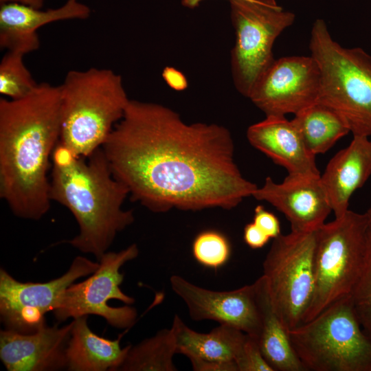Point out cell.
Instances as JSON below:
<instances>
[{
  "instance_id": "cell-2",
  "label": "cell",
  "mask_w": 371,
  "mask_h": 371,
  "mask_svg": "<svg viewBox=\"0 0 371 371\" xmlns=\"http://www.w3.org/2000/svg\"><path fill=\"white\" fill-rule=\"evenodd\" d=\"M59 86L0 99V197L14 215L37 221L51 205L47 172L60 135Z\"/></svg>"
},
{
  "instance_id": "cell-25",
  "label": "cell",
  "mask_w": 371,
  "mask_h": 371,
  "mask_svg": "<svg viewBox=\"0 0 371 371\" xmlns=\"http://www.w3.org/2000/svg\"><path fill=\"white\" fill-rule=\"evenodd\" d=\"M357 318L371 337V228L369 227L362 268L350 294Z\"/></svg>"
},
{
  "instance_id": "cell-21",
  "label": "cell",
  "mask_w": 371,
  "mask_h": 371,
  "mask_svg": "<svg viewBox=\"0 0 371 371\" xmlns=\"http://www.w3.org/2000/svg\"><path fill=\"white\" fill-rule=\"evenodd\" d=\"M254 284L261 319L258 342L264 358L274 371H305L273 308L265 277L262 275Z\"/></svg>"
},
{
  "instance_id": "cell-13",
  "label": "cell",
  "mask_w": 371,
  "mask_h": 371,
  "mask_svg": "<svg viewBox=\"0 0 371 371\" xmlns=\"http://www.w3.org/2000/svg\"><path fill=\"white\" fill-rule=\"evenodd\" d=\"M170 287L187 306L194 321L213 320L236 328L258 339L260 314L254 284L232 291H214L173 275Z\"/></svg>"
},
{
  "instance_id": "cell-24",
  "label": "cell",
  "mask_w": 371,
  "mask_h": 371,
  "mask_svg": "<svg viewBox=\"0 0 371 371\" xmlns=\"http://www.w3.org/2000/svg\"><path fill=\"white\" fill-rule=\"evenodd\" d=\"M24 55L6 52L0 62V93L5 98L17 100L31 93L38 86L23 63Z\"/></svg>"
},
{
  "instance_id": "cell-9",
  "label": "cell",
  "mask_w": 371,
  "mask_h": 371,
  "mask_svg": "<svg viewBox=\"0 0 371 371\" xmlns=\"http://www.w3.org/2000/svg\"><path fill=\"white\" fill-rule=\"evenodd\" d=\"M230 18L235 32L231 71L236 90L248 95L254 84L275 60L276 38L294 22L293 12L276 0H232Z\"/></svg>"
},
{
  "instance_id": "cell-19",
  "label": "cell",
  "mask_w": 371,
  "mask_h": 371,
  "mask_svg": "<svg viewBox=\"0 0 371 371\" xmlns=\"http://www.w3.org/2000/svg\"><path fill=\"white\" fill-rule=\"evenodd\" d=\"M88 315L73 319L66 350L67 368L70 371L119 370L131 345L122 348L120 337L109 339L93 333Z\"/></svg>"
},
{
  "instance_id": "cell-15",
  "label": "cell",
  "mask_w": 371,
  "mask_h": 371,
  "mask_svg": "<svg viewBox=\"0 0 371 371\" xmlns=\"http://www.w3.org/2000/svg\"><path fill=\"white\" fill-rule=\"evenodd\" d=\"M74 322L62 327L47 325L24 334L0 331V359L8 371H52L67 368L66 350Z\"/></svg>"
},
{
  "instance_id": "cell-16",
  "label": "cell",
  "mask_w": 371,
  "mask_h": 371,
  "mask_svg": "<svg viewBox=\"0 0 371 371\" xmlns=\"http://www.w3.org/2000/svg\"><path fill=\"white\" fill-rule=\"evenodd\" d=\"M90 14V8L78 0H67L62 6L46 10L18 3H1L0 47L25 56L39 48L37 31L41 27L59 21L85 20Z\"/></svg>"
},
{
  "instance_id": "cell-5",
  "label": "cell",
  "mask_w": 371,
  "mask_h": 371,
  "mask_svg": "<svg viewBox=\"0 0 371 371\" xmlns=\"http://www.w3.org/2000/svg\"><path fill=\"white\" fill-rule=\"evenodd\" d=\"M311 56L321 71L318 102L345 120L353 135H371V56L361 47H344L335 41L326 22L313 24Z\"/></svg>"
},
{
  "instance_id": "cell-33",
  "label": "cell",
  "mask_w": 371,
  "mask_h": 371,
  "mask_svg": "<svg viewBox=\"0 0 371 371\" xmlns=\"http://www.w3.org/2000/svg\"><path fill=\"white\" fill-rule=\"evenodd\" d=\"M205 0H181V5L188 9H194L199 6L200 3ZM229 1L232 0H229Z\"/></svg>"
},
{
  "instance_id": "cell-29",
  "label": "cell",
  "mask_w": 371,
  "mask_h": 371,
  "mask_svg": "<svg viewBox=\"0 0 371 371\" xmlns=\"http://www.w3.org/2000/svg\"><path fill=\"white\" fill-rule=\"evenodd\" d=\"M243 238L246 244L252 249L262 248L270 240V238L254 222L245 225Z\"/></svg>"
},
{
  "instance_id": "cell-12",
  "label": "cell",
  "mask_w": 371,
  "mask_h": 371,
  "mask_svg": "<svg viewBox=\"0 0 371 371\" xmlns=\"http://www.w3.org/2000/svg\"><path fill=\"white\" fill-rule=\"evenodd\" d=\"M320 90L321 71L313 56H285L273 60L247 98L266 116H285L318 102Z\"/></svg>"
},
{
  "instance_id": "cell-17",
  "label": "cell",
  "mask_w": 371,
  "mask_h": 371,
  "mask_svg": "<svg viewBox=\"0 0 371 371\" xmlns=\"http://www.w3.org/2000/svg\"><path fill=\"white\" fill-rule=\"evenodd\" d=\"M250 144L288 172L289 175L320 176L315 155L307 148L292 120L269 115L247 131Z\"/></svg>"
},
{
  "instance_id": "cell-1",
  "label": "cell",
  "mask_w": 371,
  "mask_h": 371,
  "mask_svg": "<svg viewBox=\"0 0 371 371\" xmlns=\"http://www.w3.org/2000/svg\"><path fill=\"white\" fill-rule=\"evenodd\" d=\"M102 148L131 199L153 212L230 210L258 188L234 163L227 128L187 124L160 104L130 100Z\"/></svg>"
},
{
  "instance_id": "cell-31",
  "label": "cell",
  "mask_w": 371,
  "mask_h": 371,
  "mask_svg": "<svg viewBox=\"0 0 371 371\" xmlns=\"http://www.w3.org/2000/svg\"><path fill=\"white\" fill-rule=\"evenodd\" d=\"M162 77L166 84L175 91H183L188 87V80L185 75L175 67H165L162 71Z\"/></svg>"
},
{
  "instance_id": "cell-20",
  "label": "cell",
  "mask_w": 371,
  "mask_h": 371,
  "mask_svg": "<svg viewBox=\"0 0 371 371\" xmlns=\"http://www.w3.org/2000/svg\"><path fill=\"white\" fill-rule=\"evenodd\" d=\"M171 329L177 353L188 359L235 363L247 337L244 332L225 324H220L207 333H199L190 328L177 314Z\"/></svg>"
},
{
  "instance_id": "cell-18",
  "label": "cell",
  "mask_w": 371,
  "mask_h": 371,
  "mask_svg": "<svg viewBox=\"0 0 371 371\" xmlns=\"http://www.w3.org/2000/svg\"><path fill=\"white\" fill-rule=\"evenodd\" d=\"M370 176L371 140L367 136L353 135L350 144L330 160L320 177L336 218L346 213L350 197Z\"/></svg>"
},
{
  "instance_id": "cell-3",
  "label": "cell",
  "mask_w": 371,
  "mask_h": 371,
  "mask_svg": "<svg viewBox=\"0 0 371 371\" xmlns=\"http://www.w3.org/2000/svg\"><path fill=\"white\" fill-rule=\"evenodd\" d=\"M52 162L50 199L67 207L79 227L66 243L99 261L134 222L133 211L122 207L128 190L113 176L102 147L83 157L58 143Z\"/></svg>"
},
{
  "instance_id": "cell-22",
  "label": "cell",
  "mask_w": 371,
  "mask_h": 371,
  "mask_svg": "<svg viewBox=\"0 0 371 371\" xmlns=\"http://www.w3.org/2000/svg\"><path fill=\"white\" fill-rule=\"evenodd\" d=\"M292 121L307 148L316 156L328 151L350 133L343 117L330 107L317 102L302 109Z\"/></svg>"
},
{
  "instance_id": "cell-34",
  "label": "cell",
  "mask_w": 371,
  "mask_h": 371,
  "mask_svg": "<svg viewBox=\"0 0 371 371\" xmlns=\"http://www.w3.org/2000/svg\"><path fill=\"white\" fill-rule=\"evenodd\" d=\"M366 214V215L368 216V223H369V227L371 228V205L369 207V209L367 210Z\"/></svg>"
},
{
  "instance_id": "cell-6",
  "label": "cell",
  "mask_w": 371,
  "mask_h": 371,
  "mask_svg": "<svg viewBox=\"0 0 371 371\" xmlns=\"http://www.w3.org/2000/svg\"><path fill=\"white\" fill-rule=\"evenodd\" d=\"M288 335L306 370L371 371V337L361 326L350 295Z\"/></svg>"
},
{
  "instance_id": "cell-10",
  "label": "cell",
  "mask_w": 371,
  "mask_h": 371,
  "mask_svg": "<svg viewBox=\"0 0 371 371\" xmlns=\"http://www.w3.org/2000/svg\"><path fill=\"white\" fill-rule=\"evenodd\" d=\"M139 249L135 243L120 251H106L98 261V268L84 281L73 283L63 293L52 311L56 319L94 315L102 317L113 327L128 328L137 317L131 306L135 299L120 289L124 275L121 267L135 259Z\"/></svg>"
},
{
  "instance_id": "cell-8",
  "label": "cell",
  "mask_w": 371,
  "mask_h": 371,
  "mask_svg": "<svg viewBox=\"0 0 371 371\" xmlns=\"http://www.w3.org/2000/svg\"><path fill=\"white\" fill-rule=\"evenodd\" d=\"M316 232L273 238L262 269L271 303L285 328L304 323L315 291Z\"/></svg>"
},
{
  "instance_id": "cell-28",
  "label": "cell",
  "mask_w": 371,
  "mask_h": 371,
  "mask_svg": "<svg viewBox=\"0 0 371 371\" xmlns=\"http://www.w3.org/2000/svg\"><path fill=\"white\" fill-rule=\"evenodd\" d=\"M270 238L281 234L280 224L278 218L266 210L262 205H257L254 210V221Z\"/></svg>"
},
{
  "instance_id": "cell-23",
  "label": "cell",
  "mask_w": 371,
  "mask_h": 371,
  "mask_svg": "<svg viewBox=\"0 0 371 371\" xmlns=\"http://www.w3.org/2000/svg\"><path fill=\"white\" fill-rule=\"evenodd\" d=\"M177 346L172 330L164 328L135 346H131L121 371H176Z\"/></svg>"
},
{
  "instance_id": "cell-30",
  "label": "cell",
  "mask_w": 371,
  "mask_h": 371,
  "mask_svg": "<svg viewBox=\"0 0 371 371\" xmlns=\"http://www.w3.org/2000/svg\"><path fill=\"white\" fill-rule=\"evenodd\" d=\"M189 359L192 369L195 371H238L237 366L234 362L215 361L196 358Z\"/></svg>"
},
{
  "instance_id": "cell-14",
  "label": "cell",
  "mask_w": 371,
  "mask_h": 371,
  "mask_svg": "<svg viewBox=\"0 0 371 371\" xmlns=\"http://www.w3.org/2000/svg\"><path fill=\"white\" fill-rule=\"evenodd\" d=\"M320 176L289 175L280 183L267 177L253 194L280 211L291 224V232H316L332 212Z\"/></svg>"
},
{
  "instance_id": "cell-26",
  "label": "cell",
  "mask_w": 371,
  "mask_h": 371,
  "mask_svg": "<svg viewBox=\"0 0 371 371\" xmlns=\"http://www.w3.org/2000/svg\"><path fill=\"white\" fill-rule=\"evenodd\" d=\"M231 247L227 238L223 234L215 230H205L200 232L192 243V254L196 260L201 265L212 269H217L228 260Z\"/></svg>"
},
{
  "instance_id": "cell-32",
  "label": "cell",
  "mask_w": 371,
  "mask_h": 371,
  "mask_svg": "<svg viewBox=\"0 0 371 371\" xmlns=\"http://www.w3.org/2000/svg\"><path fill=\"white\" fill-rule=\"evenodd\" d=\"M11 2L21 3L36 8H42L43 6L44 0H0L1 3Z\"/></svg>"
},
{
  "instance_id": "cell-4",
  "label": "cell",
  "mask_w": 371,
  "mask_h": 371,
  "mask_svg": "<svg viewBox=\"0 0 371 371\" xmlns=\"http://www.w3.org/2000/svg\"><path fill=\"white\" fill-rule=\"evenodd\" d=\"M59 144L88 157L104 144L130 101L121 76L110 69L71 70L59 85Z\"/></svg>"
},
{
  "instance_id": "cell-7",
  "label": "cell",
  "mask_w": 371,
  "mask_h": 371,
  "mask_svg": "<svg viewBox=\"0 0 371 371\" xmlns=\"http://www.w3.org/2000/svg\"><path fill=\"white\" fill-rule=\"evenodd\" d=\"M368 229L366 212L348 210L316 231L315 291L304 323L350 295L363 263Z\"/></svg>"
},
{
  "instance_id": "cell-11",
  "label": "cell",
  "mask_w": 371,
  "mask_h": 371,
  "mask_svg": "<svg viewBox=\"0 0 371 371\" xmlns=\"http://www.w3.org/2000/svg\"><path fill=\"white\" fill-rule=\"evenodd\" d=\"M78 256L62 276L46 282H22L0 270V317L5 329L29 334L46 325L45 315L57 306L65 291L77 280L99 267Z\"/></svg>"
},
{
  "instance_id": "cell-27",
  "label": "cell",
  "mask_w": 371,
  "mask_h": 371,
  "mask_svg": "<svg viewBox=\"0 0 371 371\" xmlns=\"http://www.w3.org/2000/svg\"><path fill=\"white\" fill-rule=\"evenodd\" d=\"M236 363L238 371H274L264 358L258 339L249 335Z\"/></svg>"
}]
</instances>
